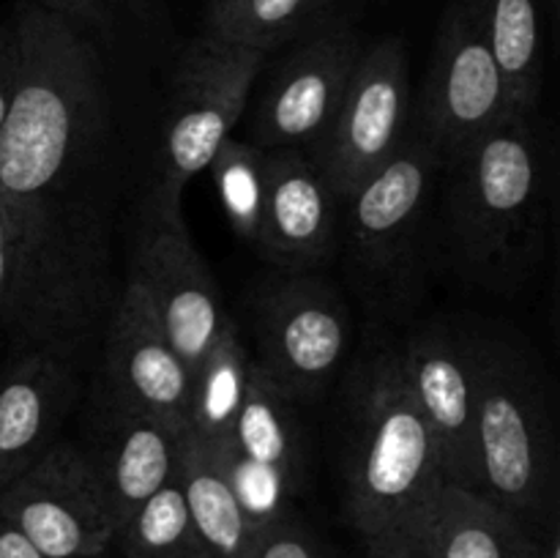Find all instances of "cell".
<instances>
[{
  "instance_id": "cell-27",
  "label": "cell",
  "mask_w": 560,
  "mask_h": 558,
  "mask_svg": "<svg viewBox=\"0 0 560 558\" xmlns=\"http://www.w3.org/2000/svg\"><path fill=\"white\" fill-rule=\"evenodd\" d=\"M252 558H320V547L310 528L295 514H288L260 531Z\"/></svg>"
},
{
  "instance_id": "cell-20",
  "label": "cell",
  "mask_w": 560,
  "mask_h": 558,
  "mask_svg": "<svg viewBox=\"0 0 560 558\" xmlns=\"http://www.w3.org/2000/svg\"><path fill=\"white\" fill-rule=\"evenodd\" d=\"M178 479L195 528L200 558H252L257 545L255 525L246 518L222 463L206 443L184 432L178 454Z\"/></svg>"
},
{
  "instance_id": "cell-10",
  "label": "cell",
  "mask_w": 560,
  "mask_h": 558,
  "mask_svg": "<svg viewBox=\"0 0 560 558\" xmlns=\"http://www.w3.org/2000/svg\"><path fill=\"white\" fill-rule=\"evenodd\" d=\"M145 213L131 282L148 295L170 345L195 375L233 317L224 312L217 279L191 241L180 202L151 197Z\"/></svg>"
},
{
  "instance_id": "cell-1",
  "label": "cell",
  "mask_w": 560,
  "mask_h": 558,
  "mask_svg": "<svg viewBox=\"0 0 560 558\" xmlns=\"http://www.w3.org/2000/svg\"><path fill=\"white\" fill-rule=\"evenodd\" d=\"M16 85L0 129V213L11 246L3 334L9 359H80L104 301V228L91 178L107 148L96 49L25 0L9 20Z\"/></svg>"
},
{
  "instance_id": "cell-3",
  "label": "cell",
  "mask_w": 560,
  "mask_h": 558,
  "mask_svg": "<svg viewBox=\"0 0 560 558\" xmlns=\"http://www.w3.org/2000/svg\"><path fill=\"white\" fill-rule=\"evenodd\" d=\"M446 485L397 342L381 339L350 370L342 416V507L361 534L419 525Z\"/></svg>"
},
{
  "instance_id": "cell-29",
  "label": "cell",
  "mask_w": 560,
  "mask_h": 558,
  "mask_svg": "<svg viewBox=\"0 0 560 558\" xmlns=\"http://www.w3.org/2000/svg\"><path fill=\"white\" fill-rule=\"evenodd\" d=\"M14 85H16L14 33H11V25L5 22V25L0 27V129H3V120L5 115H9Z\"/></svg>"
},
{
  "instance_id": "cell-31",
  "label": "cell",
  "mask_w": 560,
  "mask_h": 558,
  "mask_svg": "<svg viewBox=\"0 0 560 558\" xmlns=\"http://www.w3.org/2000/svg\"><path fill=\"white\" fill-rule=\"evenodd\" d=\"M0 558H44L20 531L0 518Z\"/></svg>"
},
{
  "instance_id": "cell-22",
  "label": "cell",
  "mask_w": 560,
  "mask_h": 558,
  "mask_svg": "<svg viewBox=\"0 0 560 558\" xmlns=\"http://www.w3.org/2000/svg\"><path fill=\"white\" fill-rule=\"evenodd\" d=\"M252 356L241 339L235 321L228 323L213 348L191 375L189 397V425L186 435L206 443L208 449H222L228 432L238 416L244 399L246 381H249Z\"/></svg>"
},
{
  "instance_id": "cell-24",
  "label": "cell",
  "mask_w": 560,
  "mask_h": 558,
  "mask_svg": "<svg viewBox=\"0 0 560 558\" xmlns=\"http://www.w3.org/2000/svg\"><path fill=\"white\" fill-rule=\"evenodd\" d=\"M120 558H200L189 509L178 479L153 492L118 531Z\"/></svg>"
},
{
  "instance_id": "cell-12",
  "label": "cell",
  "mask_w": 560,
  "mask_h": 558,
  "mask_svg": "<svg viewBox=\"0 0 560 558\" xmlns=\"http://www.w3.org/2000/svg\"><path fill=\"white\" fill-rule=\"evenodd\" d=\"M0 518L44 558H96L109 550L115 523L91 460L58 441L0 492Z\"/></svg>"
},
{
  "instance_id": "cell-18",
  "label": "cell",
  "mask_w": 560,
  "mask_h": 558,
  "mask_svg": "<svg viewBox=\"0 0 560 558\" xmlns=\"http://www.w3.org/2000/svg\"><path fill=\"white\" fill-rule=\"evenodd\" d=\"M184 432L113 405L98 446L85 452L107 498L115 531L178 474Z\"/></svg>"
},
{
  "instance_id": "cell-6",
  "label": "cell",
  "mask_w": 560,
  "mask_h": 558,
  "mask_svg": "<svg viewBox=\"0 0 560 558\" xmlns=\"http://www.w3.org/2000/svg\"><path fill=\"white\" fill-rule=\"evenodd\" d=\"M262 375L295 408L326 394L350 348V310L342 290L320 271H277L252 299Z\"/></svg>"
},
{
  "instance_id": "cell-5",
  "label": "cell",
  "mask_w": 560,
  "mask_h": 558,
  "mask_svg": "<svg viewBox=\"0 0 560 558\" xmlns=\"http://www.w3.org/2000/svg\"><path fill=\"white\" fill-rule=\"evenodd\" d=\"M441 159L419 131L339 206V252L375 315L410 310L424 284Z\"/></svg>"
},
{
  "instance_id": "cell-23",
  "label": "cell",
  "mask_w": 560,
  "mask_h": 558,
  "mask_svg": "<svg viewBox=\"0 0 560 558\" xmlns=\"http://www.w3.org/2000/svg\"><path fill=\"white\" fill-rule=\"evenodd\" d=\"M328 16V0H208V31L257 53H273Z\"/></svg>"
},
{
  "instance_id": "cell-21",
  "label": "cell",
  "mask_w": 560,
  "mask_h": 558,
  "mask_svg": "<svg viewBox=\"0 0 560 558\" xmlns=\"http://www.w3.org/2000/svg\"><path fill=\"white\" fill-rule=\"evenodd\" d=\"M506 80L514 115L539 113L545 88V31L539 0H470Z\"/></svg>"
},
{
  "instance_id": "cell-8",
  "label": "cell",
  "mask_w": 560,
  "mask_h": 558,
  "mask_svg": "<svg viewBox=\"0 0 560 558\" xmlns=\"http://www.w3.org/2000/svg\"><path fill=\"white\" fill-rule=\"evenodd\" d=\"M419 115L416 131L443 167L514 115L503 71L470 0H452L443 11Z\"/></svg>"
},
{
  "instance_id": "cell-28",
  "label": "cell",
  "mask_w": 560,
  "mask_h": 558,
  "mask_svg": "<svg viewBox=\"0 0 560 558\" xmlns=\"http://www.w3.org/2000/svg\"><path fill=\"white\" fill-rule=\"evenodd\" d=\"M366 558H438L419 525H397L383 534L366 536Z\"/></svg>"
},
{
  "instance_id": "cell-15",
  "label": "cell",
  "mask_w": 560,
  "mask_h": 558,
  "mask_svg": "<svg viewBox=\"0 0 560 558\" xmlns=\"http://www.w3.org/2000/svg\"><path fill=\"white\" fill-rule=\"evenodd\" d=\"M113 405L186 432L191 372L170 345L151 301L137 282L126 284L104 339Z\"/></svg>"
},
{
  "instance_id": "cell-14",
  "label": "cell",
  "mask_w": 560,
  "mask_h": 558,
  "mask_svg": "<svg viewBox=\"0 0 560 558\" xmlns=\"http://www.w3.org/2000/svg\"><path fill=\"white\" fill-rule=\"evenodd\" d=\"M405 381L430 421L443 479L476 490V364L470 337L430 323L397 342Z\"/></svg>"
},
{
  "instance_id": "cell-17",
  "label": "cell",
  "mask_w": 560,
  "mask_h": 558,
  "mask_svg": "<svg viewBox=\"0 0 560 558\" xmlns=\"http://www.w3.org/2000/svg\"><path fill=\"white\" fill-rule=\"evenodd\" d=\"M80 394V372L63 356L33 350L0 367V492L58 443Z\"/></svg>"
},
{
  "instance_id": "cell-16",
  "label": "cell",
  "mask_w": 560,
  "mask_h": 558,
  "mask_svg": "<svg viewBox=\"0 0 560 558\" xmlns=\"http://www.w3.org/2000/svg\"><path fill=\"white\" fill-rule=\"evenodd\" d=\"M255 249L277 271H323L339 255V202L304 151H268Z\"/></svg>"
},
{
  "instance_id": "cell-32",
  "label": "cell",
  "mask_w": 560,
  "mask_h": 558,
  "mask_svg": "<svg viewBox=\"0 0 560 558\" xmlns=\"http://www.w3.org/2000/svg\"><path fill=\"white\" fill-rule=\"evenodd\" d=\"M96 558H104V556H96Z\"/></svg>"
},
{
  "instance_id": "cell-9",
  "label": "cell",
  "mask_w": 560,
  "mask_h": 558,
  "mask_svg": "<svg viewBox=\"0 0 560 558\" xmlns=\"http://www.w3.org/2000/svg\"><path fill=\"white\" fill-rule=\"evenodd\" d=\"M410 104L402 38L388 36L361 49L331 124L310 151L339 206L399 151L408 137Z\"/></svg>"
},
{
  "instance_id": "cell-30",
  "label": "cell",
  "mask_w": 560,
  "mask_h": 558,
  "mask_svg": "<svg viewBox=\"0 0 560 558\" xmlns=\"http://www.w3.org/2000/svg\"><path fill=\"white\" fill-rule=\"evenodd\" d=\"M9 274H11V246H9V230H5V219L0 213V367H3V312H5V290H9Z\"/></svg>"
},
{
  "instance_id": "cell-19",
  "label": "cell",
  "mask_w": 560,
  "mask_h": 558,
  "mask_svg": "<svg viewBox=\"0 0 560 558\" xmlns=\"http://www.w3.org/2000/svg\"><path fill=\"white\" fill-rule=\"evenodd\" d=\"M438 558H534L536 534L479 490L446 485L421 520Z\"/></svg>"
},
{
  "instance_id": "cell-26",
  "label": "cell",
  "mask_w": 560,
  "mask_h": 558,
  "mask_svg": "<svg viewBox=\"0 0 560 558\" xmlns=\"http://www.w3.org/2000/svg\"><path fill=\"white\" fill-rule=\"evenodd\" d=\"M33 3L58 14L60 20L74 25L82 36L85 31L109 36L135 22H145L156 0H33Z\"/></svg>"
},
{
  "instance_id": "cell-7",
  "label": "cell",
  "mask_w": 560,
  "mask_h": 558,
  "mask_svg": "<svg viewBox=\"0 0 560 558\" xmlns=\"http://www.w3.org/2000/svg\"><path fill=\"white\" fill-rule=\"evenodd\" d=\"M268 55L202 33L180 55L170 88L151 197L180 202V191L233 135Z\"/></svg>"
},
{
  "instance_id": "cell-11",
  "label": "cell",
  "mask_w": 560,
  "mask_h": 558,
  "mask_svg": "<svg viewBox=\"0 0 560 558\" xmlns=\"http://www.w3.org/2000/svg\"><path fill=\"white\" fill-rule=\"evenodd\" d=\"M268 80L252 118V140L266 151L310 153L331 124L364 49L342 20L323 16L301 33Z\"/></svg>"
},
{
  "instance_id": "cell-13",
  "label": "cell",
  "mask_w": 560,
  "mask_h": 558,
  "mask_svg": "<svg viewBox=\"0 0 560 558\" xmlns=\"http://www.w3.org/2000/svg\"><path fill=\"white\" fill-rule=\"evenodd\" d=\"M295 405L277 392L252 361L238 416L217 457L260 534L277 520L293 514V498L304 476V446Z\"/></svg>"
},
{
  "instance_id": "cell-4",
  "label": "cell",
  "mask_w": 560,
  "mask_h": 558,
  "mask_svg": "<svg viewBox=\"0 0 560 558\" xmlns=\"http://www.w3.org/2000/svg\"><path fill=\"white\" fill-rule=\"evenodd\" d=\"M479 487L530 531L558 523V452L541 367L525 342L470 337Z\"/></svg>"
},
{
  "instance_id": "cell-2",
  "label": "cell",
  "mask_w": 560,
  "mask_h": 558,
  "mask_svg": "<svg viewBox=\"0 0 560 558\" xmlns=\"http://www.w3.org/2000/svg\"><path fill=\"white\" fill-rule=\"evenodd\" d=\"M435 219L448 260L468 282L517 290L545 255L550 151L536 115H509L441 167Z\"/></svg>"
},
{
  "instance_id": "cell-25",
  "label": "cell",
  "mask_w": 560,
  "mask_h": 558,
  "mask_svg": "<svg viewBox=\"0 0 560 558\" xmlns=\"http://www.w3.org/2000/svg\"><path fill=\"white\" fill-rule=\"evenodd\" d=\"M268 151L255 142L235 140L233 135L219 146L211 164L219 197L233 222L235 233L255 244L260 233L262 202H266Z\"/></svg>"
}]
</instances>
